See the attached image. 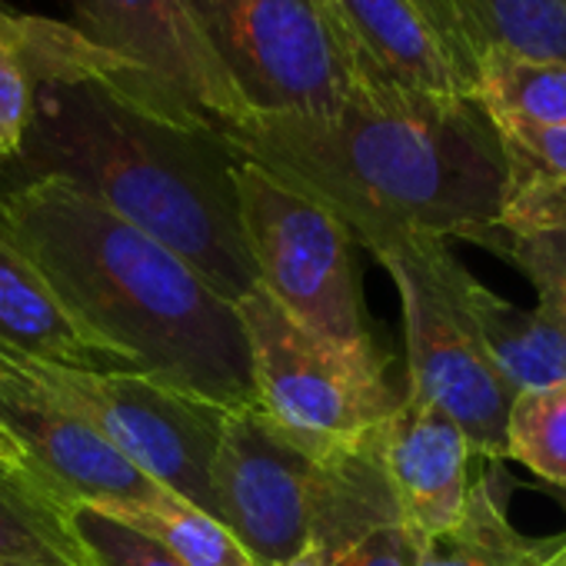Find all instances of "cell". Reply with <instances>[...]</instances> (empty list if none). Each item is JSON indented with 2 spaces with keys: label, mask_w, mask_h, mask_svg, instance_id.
Returning <instances> with one entry per match:
<instances>
[{
  "label": "cell",
  "mask_w": 566,
  "mask_h": 566,
  "mask_svg": "<svg viewBox=\"0 0 566 566\" xmlns=\"http://www.w3.org/2000/svg\"><path fill=\"white\" fill-rule=\"evenodd\" d=\"M321 460L283 437L256 407L223 410L210 460L213 516L256 566L294 559L314 533Z\"/></svg>",
  "instance_id": "obj_9"
},
{
  "label": "cell",
  "mask_w": 566,
  "mask_h": 566,
  "mask_svg": "<svg viewBox=\"0 0 566 566\" xmlns=\"http://www.w3.org/2000/svg\"><path fill=\"white\" fill-rule=\"evenodd\" d=\"M486 250L530 280L536 307L566 331V187L510 174L506 207Z\"/></svg>",
  "instance_id": "obj_18"
},
{
  "label": "cell",
  "mask_w": 566,
  "mask_h": 566,
  "mask_svg": "<svg viewBox=\"0 0 566 566\" xmlns=\"http://www.w3.org/2000/svg\"><path fill=\"white\" fill-rule=\"evenodd\" d=\"M14 38L34 101L0 187L61 177L187 260L230 304L250 294L256 273L223 130L67 21L14 8Z\"/></svg>",
  "instance_id": "obj_1"
},
{
  "label": "cell",
  "mask_w": 566,
  "mask_h": 566,
  "mask_svg": "<svg viewBox=\"0 0 566 566\" xmlns=\"http://www.w3.org/2000/svg\"><path fill=\"white\" fill-rule=\"evenodd\" d=\"M457 301L503 384L520 394L566 380V331L543 307H516L493 294L457 260Z\"/></svg>",
  "instance_id": "obj_16"
},
{
  "label": "cell",
  "mask_w": 566,
  "mask_h": 566,
  "mask_svg": "<svg viewBox=\"0 0 566 566\" xmlns=\"http://www.w3.org/2000/svg\"><path fill=\"white\" fill-rule=\"evenodd\" d=\"M470 97L490 54L566 64V0H420Z\"/></svg>",
  "instance_id": "obj_14"
},
{
  "label": "cell",
  "mask_w": 566,
  "mask_h": 566,
  "mask_svg": "<svg viewBox=\"0 0 566 566\" xmlns=\"http://www.w3.org/2000/svg\"><path fill=\"white\" fill-rule=\"evenodd\" d=\"M510 476L503 463L476 457L470 496L457 526L437 536H413V566H546L566 543L563 536L530 539L510 516Z\"/></svg>",
  "instance_id": "obj_17"
},
{
  "label": "cell",
  "mask_w": 566,
  "mask_h": 566,
  "mask_svg": "<svg viewBox=\"0 0 566 566\" xmlns=\"http://www.w3.org/2000/svg\"><path fill=\"white\" fill-rule=\"evenodd\" d=\"M374 443L410 536H437L457 526L476 467L463 430L443 410L403 394Z\"/></svg>",
  "instance_id": "obj_12"
},
{
  "label": "cell",
  "mask_w": 566,
  "mask_h": 566,
  "mask_svg": "<svg viewBox=\"0 0 566 566\" xmlns=\"http://www.w3.org/2000/svg\"><path fill=\"white\" fill-rule=\"evenodd\" d=\"M0 566H28V563H8V559H0Z\"/></svg>",
  "instance_id": "obj_31"
},
{
  "label": "cell",
  "mask_w": 566,
  "mask_h": 566,
  "mask_svg": "<svg viewBox=\"0 0 566 566\" xmlns=\"http://www.w3.org/2000/svg\"><path fill=\"white\" fill-rule=\"evenodd\" d=\"M473 101L493 120L566 127V64L490 54L476 67Z\"/></svg>",
  "instance_id": "obj_20"
},
{
  "label": "cell",
  "mask_w": 566,
  "mask_h": 566,
  "mask_svg": "<svg viewBox=\"0 0 566 566\" xmlns=\"http://www.w3.org/2000/svg\"><path fill=\"white\" fill-rule=\"evenodd\" d=\"M64 510L67 500L44 480L0 463V559L28 566H91Z\"/></svg>",
  "instance_id": "obj_19"
},
{
  "label": "cell",
  "mask_w": 566,
  "mask_h": 566,
  "mask_svg": "<svg viewBox=\"0 0 566 566\" xmlns=\"http://www.w3.org/2000/svg\"><path fill=\"white\" fill-rule=\"evenodd\" d=\"M400 294L407 394L443 410L483 460L506 463L513 390L486 360L453 291L457 253L447 240L397 237L374 250Z\"/></svg>",
  "instance_id": "obj_7"
},
{
  "label": "cell",
  "mask_w": 566,
  "mask_h": 566,
  "mask_svg": "<svg viewBox=\"0 0 566 566\" xmlns=\"http://www.w3.org/2000/svg\"><path fill=\"white\" fill-rule=\"evenodd\" d=\"M250 117H327L367 81L334 0H184Z\"/></svg>",
  "instance_id": "obj_4"
},
{
  "label": "cell",
  "mask_w": 566,
  "mask_h": 566,
  "mask_svg": "<svg viewBox=\"0 0 566 566\" xmlns=\"http://www.w3.org/2000/svg\"><path fill=\"white\" fill-rule=\"evenodd\" d=\"M101 510L154 536L184 566H256L250 553L237 543V536L213 513L174 493H160L150 503L101 506Z\"/></svg>",
  "instance_id": "obj_21"
},
{
  "label": "cell",
  "mask_w": 566,
  "mask_h": 566,
  "mask_svg": "<svg viewBox=\"0 0 566 566\" xmlns=\"http://www.w3.org/2000/svg\"><path fill=\"white\" fill-rule=\"evenodd\" d=\"M256 410L314 460L364 447L400 397L387 360H357L283 314L260 287L237 301Z\"/></svg>",
  "instance_id": "obj_6"
},
{
  "label": "cell",
  "mask_w": 566,
  "mask_h": 566,
  "mask_svg": "<svg viewBox=\"0 0 566 566\" xmlns=\"http://www.w3.org/2000/svg\"><path fill=\"white\" fill-rule=\"evenodd\" d=\"M327 549V546H324ZM331 566H413V536L400 513H387L331 546Z\"/></svg>",
  "instance_id": "obj_26"
},
{
  "label": "cell",
  "mask_w": 566,
  "mask_h": 566,
  "mask_svg": "<svg viewBox=\"0 0 566 566\" xmlns=\"http://www.w3.org/2000/svg\"><path fill=\"white\" fill-rule=\"evenodd\" d=\"M64 516L91 566H184L154 536L104 513L101 506L67 503Z\"/></svg>",
  "instance_id": "obj_23"
},
{
  "label": "cell",
  "mask_w": 566,
  "mask_h": 566,
  "mask_svg": "<svg viewBox=\"0 0 566 566\" xmlns=\"http://www.w3.org/2000/svg\"><path fill=\"white\" fill-rule=\"evenodd\" d=\"M31 101L34 84L14 38V8L0 0V154L8 157V164L24 140Z\"/></svg>",
  "instance_id": "obj_24"
},
{
  "label": "cell",
  "mask_w": 566,
  "mask_h": 566,
  "mask_svg": "<svg viewBox=\"0 0 566 566\" xmlns=\"http://www.w3.org/2000/svg\"><path fill=\"white\" fill-rule=\"evenodd\" d=\"M4 167H8V157H4V154H0V177H4Z\"/></svg>",
  "instance_id": "obj_30"
},
{
  "label": "cell",
  "mask_w": 566,
  "mask_h": 566,
  "mask_svg": "<svg viewBox=\"0 0 566 566\" xmlns=\"http://www.w3.org/2000/svg\"><path fill=\"white\" fill-rule=\"evenodd\" d=\"M0 347L31 360L127 370L61 301L34 256L0 223Z\"/></svg>",
  "instance_id": "obj_13"
},
{
  "label": "cell",
  "mask_w": 566,
  "mask_h": 566,
  "mask_svg": "<svg viewBox=\"0 0 566 566\" xmlns=\"http://www.w3.org/2000/svg\"><path fill=\"white\" fill-rule=\"evenodd\" d=\"M0 223L127 370L217 410L256 407L237 304L174 250L61 177L0 187Z\"/></svg>",
  "instance_id": "obj_3"
},
{
  "label": "cell",
  "mask_w": 566,
  "mask_h": 566,
  "mask_svg": "<svg viewBox=\"0 0 566 566\" xmlns=\"http://www.w3.org/2000/svg\"><path fill=\"white\" fill-rule=\"evenodd\" d=\"M71 11L74 31L160 77L220 130L247 120L240 97L197 34L184 0H71Z\"/></svg>",
  "instance_id": "obj_11"
},
{
  "label": "cell",
  "mask_w": 566,
  "mask_h": 566,
  "mask_svg": "<svg viewBox=\"0 0 566 566\" xmlns=\"http://www.w3.org/2000/svg\"><path fill=\"white\" fill-rule=\"evenodd\" d=\"M370 77L440 97H470L420 0H334Z\"/></svg>",
  "instance_id": "obj_15"
},
{
  "label": "cell",
  "mask_w": 566,
  "mask_h": 566,
  "mask_svg": "<svg viewBox=\"0 0 566 566\" xmlns=\"http://www.w3.org/2000/svg\"><path fill=\"white\" fill-rule=\"evenodd\" d=\"M506 460L566 493V380L520 390L506 413Z\"/></svg>",
  "instance_id": "obj_22"
},
{
  "label": "cell",
  "mask_w": 566,
  "mask_h": 566,
  "mask_svg": "<svg viewBox=\"0 0 566 566\" xmlns=\"http://www.w3.org/2000/svg\"><path fill=\"white\" fill-rule=\"evenodd\" d=\"M0 427L21 443L38 473L67 503L130 506L170 493L124 460L81 413L38 384L18 354L4 347H0Z\"/></svg>",
  "instance_id": "obj_10"
},
{
  "label": "cell",
  "mask_w": 566,
  "mask_h": 566,
  "mask_svg": "<svg viewBox=\"0 0 566 566\" xmlns=\"http://www.w3.org/2000/svg\"><path fill=\"white\" fill-rule=\"evenodd\" d=\"M0 463H4V467H14V470H21V473H28V476H38V480H44L41 473H38V467L31 463V457L21 450V443L4 430V427H0ZM48 483V480H44ZM51 486V483H48ZM54 490V486H51ZM57 493V490H54ZM61 496V493H57Z\"/></svg>",
  "instance_id": "obj_27"
},
{
  "label": "cell",
  "mask_w": 566,
  "mask_h": 566,
  "mask_svg": "<svg viewBox=\"0 0 566 566\" xmlns=\"http://www.w3.org/2000/svg\"><path fill=\"white\" fill-rule=\"evenodd\" d=\"M493 124L503 137L510 174H526L566 187V127H539L523 120H493Z\"/></svg>",
  "instance_id": "obj_25"
},
{
  "label": "cell",
  "mask_w": 566,
  "mask_h": 566,
  "mask_svg": "<svg viewBox=\"0 0 566 566\" xmlns=\"http://www.w3.org/2000/svg\"><path fill=\"white\" fill-rule=\"evenodd\" d=\"M546 566H549V563H546Z\"/></svg>",
  "instance_id": "obj_32"
},
{
  "label": "cell",
  "mask_w": 566,
  "mask_h": 566,
  "mask_svg": "<svg viewBox=\"0 0 566 566\" xmlns=\"http://www.w3.org/2000/svg\"><path fill=\"white\" fill-rule=\"evenodd\" d=\"M549 566H566V543H563V549L549 559Z\"/></svg>",
  "instance_id": "obj_29"
},
{
  "label": "cell",
  "mask_w": 566,
  "mask_h": 566,
  "mask_svg": "<svg viewBox=\"0 0 566 566\" xmlns=\"http://www.w3.org/2000/svg\"><path fill=\"white\" fill-rule=\"evenodd\" d=\"M18 360L157 486L213 513L210 460L223 410L137 370H87L21 354Z\"/></svg>",
  "instance_id": "obj_8"
},
{
  "label": "cell",
  "mask_w": 566,
  "mask_h": 566,
  "mask_svg": "<svg viewBox=\"0 0 566 566\" xmlns=\"http://www.w3.org/2000/svg\"><path fill=\"white\" fill-rule=\"evenodd\" d=\"M240 230L256 287L324 344L387 360L370 334L354 233L317 200L237 157Z\"/></svg>",
  "instance_id": "obj_5"
},
{
  "label": "cell",
  "mask_w": 566,
  "mask_h": 566,
  "mask_svg": "<svg viewBox=\"0 0 566 566\" xmlns=\"http://www.w3.org/2000/svg\"><path fill=\"white\" fill-rule=\"evenodd\" d=\"M280 566H331V553L321 543H307L294 559L280 563Z\"/></svg>",
  "instance_id": "obj_28"
},
{
  "label": "cell",
  "mask_w": 566,
  "mask_h": 566,
  "mask_svg": "<svg viewBox=\"0 0 566 566\" xmlns=\"http://www.w3.org/2000/svg\"><path fill=\"white\" fill-rule=\"evenodd\" d=\"M240 160L327 207L370 253L397 237L490 247L510 157L473 97L370 77L327 117H250L223 127Z\"/></svg>",
  "instance_id": "obj_2"
}]
</instances>
